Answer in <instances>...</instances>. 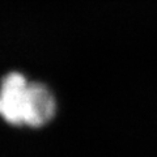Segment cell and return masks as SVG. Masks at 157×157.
Masks as SVG:
<instances>
[{
  "label": "cell",
  "mask_w": 157,
  "mask_h": 157,
  "mask_svg": "<svg viewBox=\"0 0 157 157\" xmlns=\"http://www.w3.org/2000/svg\"><path fill=\"white\" fill-rule=\"evenodd\" d=\"M56 111V101L48 88L28 81L20 72H9L0 84V117L14 126L41 127Z\"/></svg>",
  "instance_id": "6da1fadb"
}]
</instances>
